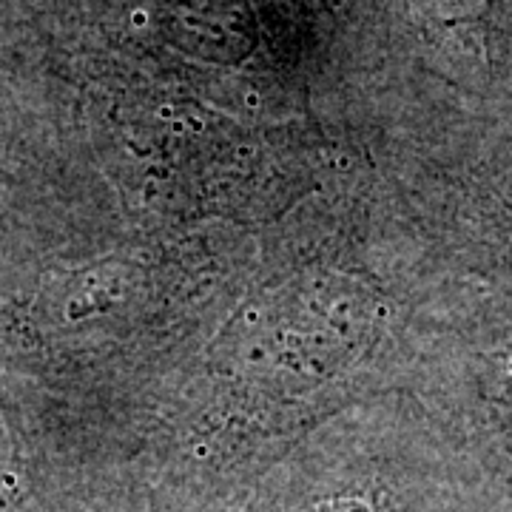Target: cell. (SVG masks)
<instances>
[{"label":"cell","instance_id":"1","mask_svg":"<svg viewBox=\"0 0 512 512\" xmlns=\"http://www.w3.org/2000/svg\"><path fill=\"white\" fill-rule=\"evenodd\" d=\"M339 512H359V510H339Z\"/></svg>","mask_w":512,"mask_h":512}]
</instances>
